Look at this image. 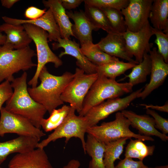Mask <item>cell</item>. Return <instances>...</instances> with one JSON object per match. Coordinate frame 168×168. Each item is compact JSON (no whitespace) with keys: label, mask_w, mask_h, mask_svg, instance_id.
Returning <instances> with one entry per match:
<instances>
[{"label":"cell","mask_w":168,"mask_h":168,"mask_svg":"<svg viewBox=\"0 0 168 168\" xmlns=\"http://www.w3.org/2000/svg\"><path fill=\"white\" fill-rule=\"evenodd\" d=\"M149 21L139 31L133 32L128 30L123 34L126 48L128 54L135 57L138 63H141L145 52L151 50L153 44L149 43L151 37L154 35Z\"/></svg>","instance_id":"obj_11"},{"label":"cell","mask_w":168,"mask_h":168,"mask_svg":"<svg viewBox=\"0 0 168 168\" xmlns=\"http://www.w3.org/2000/svg\"><path fill=\"white\" fill-rule=\"evenodd\" d=\"M96 44L101 50L112 56L120 58L129 62L138 64L128 52L123 34H108Z\"/></svg>","instance_id":"obj_17"},{"label":"cell","mask_w":168,"mask_h":168,"mask_svg":"<svg viewBox=\"0 0 168 168\" xmlns=\"http://www.w3.org/2000/svg\"><path fill=\"white\" fill-rule=\"evenodd\" d=\"M40 138L26 136L0 142V166L9 155L29 152L37 148Z\"/></svg>","instance_id":"obj_19"},{"label":"cell","mask_w":168,"mask_h":168,"mask_svg":"<svg viewBox=\"0 0 168 168\" xmlns=\"http://www.w3.org/2000/svg\"><path fill=\"white\" fill-rule=\"evenodd\" d=\"M74 76V74L68 72L61 76L53 75L45 66L39 76L40 84L36 87L28 88V92L32 98L42 105L50 114L64 103L61 99V94Z\"/></svg>","instance_id":"obj_1"},{"label":"cell","mask_w":168,"mask_h":168,"mask_svg":"<svg viewBox=\"0 0 168 168\" xmlns=\"http://www.w3.org/2000/svg\"><path fill=\"white\" fill-rule=\"evenodd\" d=\"M85 4L99 8H111L121 10L128 5L129 0H85Z\"/></svg>","instance_id":"obj_33"},{"label":"cell","mask_w":168,"mask_h":168,"mask_svg":"<svg viewBox=\"0 0 168 168\" xmlns=\"http://www.w3.org/2000/svg\"><path fill=\"white\" fill-rule=\"evenodd\" d=\"M72 79L67 86L61 98L64 103L70 105L79 113L82 110L84 99L90 88L97 78V73L86 74L77 68Z\"/></svg>","instance_id":"obj_8"},{"label":"cell","mask_w":168,"mask_h":168,"mask_svg":"<svg viewBox=\"0 0 168 168\" xmlns=\"http://www.w3.org/2000/svg\"><path fill=\"white\" fill-rule=\"evenodd\" d=\"M136 64L119 60L97 66L96 73L99 75L115 79L116 77L124 74L127 70L132 68Z\"/></svg>","instance_id":"obj_27"},{"label":"cell","mask_w":168,"mask_h":168,"mask_svg":"<svg viewBox=\"0 0 168 168\" xmlns=\"http://www.w3.org/2000/svg\"><path fill=\"white\" fill-rule=\"evenodd\" d=\"M152 31L156 36L155 43L158 47V52L163 57L165 62L168 63V33L151 27Z\"/></svg>","instance_id":"obj_34"},{"label":"cell","mask_w":168,"mask_h":168,"mask_svg":"<svg viewBox=\"0 0 168 168\" xmlns=\"http://www.w3.org/2000/svg\"><path fill=\"white\" fill-rule=\"evenodd\" d=\"M133 87L128 82L119 83L115 79L98 75L84 99L82 109L79 115L84 116L91 108L105 100L119 97L132 92Z\"/></svg>","instance_id":"obj_3"},{"label":"cell","mask_w":168,"mask_h":168,"mask_svg":"<svg viewBox=\"0 0 168 168\" xmlns=\"http://www.w3.org/2000/svg\"><path fill=\"white\" fill-rule=\"evenodd\" d=\"M130 123L121 112L115 114L112 121L103 122L100 125L88 128L86 133L94 137L98 141L105 144L121 138H133L142 141H154L151 137L136 134L129 128Z\"/></svg>","instance_id":"obj_5"},{"label":"cell","mask_w":168,"mask_h":168,"mask_svg":"<svg viewBox=\"0 0 168 168\" xmlns=\"http://www.w3.org/2000/svg\"><path fill=\"white\" fill-rule=\"evenodd\" d=\"M130 138L126 137L106 143L104 156V162L105 168H114V163L123 152L124 145L127 140Z\"/></svg>","instance_id":"obj_30"},{"label":"cell","mask_w":168,"mask_h":168,"mask_svg":"<svg viewBox=\"0 0 168 168\" xmlns=\"http://www.w3.org/2000/svg\"><path fill=\"white\" fill-rule=\"evenodd\" d=\"M168 0H154L149 18L153 27L168 33Z\"/></svg>","instance_id":"obj_23"},{"label":"cell","mask_w":168,"mask_h":168,"mask_svg":"<svg viewBox=\"0 0 168 168\" xmlns=\"http://www.w3.org/2000/svg\"><path fill=\"white\" fill-rule=\"evenodd\" d=\"M63 7L65 9L71 10L78 7L83 2L82 0H60Z\"/></svg>","instance_id":"obj_39"},{"label":"cell","mask_w":168,"mask_h":168,"mask_svg":"<svg viewBox=\"0 0 168 168\" xmlns=\"http://www.w3.org/2000/svg\"><path fill=\"white\" fill-rule=\"evenodd\" d=\"M42 2L46 8L51 10L59 28L61 38L70 39L71 36H74L72 30L73 24L62 6L60 0H44Z\"/></svg>","instance_id":"obj_22"},{"label":"cell","mask_w":168,"mask_h":168,"mask_svg":"<svg viewBox=\"0 0 168 168\" xmlns=\"http://www.w3.org/2000/svg\"><path fill=\"white\" fill-rule=\"evenodd\" d=\"M75 111L71 107L69 113L62 124L46 138L40 142L37 148H44L50 142L63 138H65V142L67 143L71 138L75 137L80 140L85 154V135L88 128L85 117L77 115Z\"/></svg>","instance_id":"obj_7"},{"label":"cell","mask_w":168,"mask_h":168,"mask_svg":"<svg viewBox=\"0 0 168 168\" xmlns=\"http://www.w3.org/2000/svg\"><path fill=\"white\" fill-rule=\"evenodd\" d=\"M27 74L24 72L19 77L14 78L11 85L13 94L6 102L7 111L23 117L36 128L41 129V122L46 112L41 105L35 101L29 94L27 84Z\"/></svg>","instance_id":"obj_2"},{"label":"cell","mask_w":168,"mask_h":168,"mask_svg":"<svg viewBox=\"0 0 168 168\" xmlns=\"http://www.w3.org/2000/svg\"><path fill=\"white\" fill-rule=\"evenodd\" d=\"M114 168H152L145 165L143 161H135L130 157L120 160Z\"/></svg>","instance_id":"obj_37"},{"label":"cell","mask_w":168,"mask_h":168,"mask_svg":"<svg viewBox=\"0 0 168 168\" xmlns=\"http://www.w3.org/2000/svg\"><path fill=\"white\" fill-rule=\"evenodd\" d=\"M132 69L131 72L128 74L119 81L128 78V82L133 86L146 82L147 76L150 74L151 69V59L147 53H145L142 61Z\"/></svg>","instance_id":"obj_26"},{"label":"cell","mask_w":168,"mask_h":168,"mask_svg":"<svg viewBox=\"0 0 168 168\" xmlns=\"http://www.w3.org/2000/svg\"><path fill=\"white\" fill-rule=\"evenodd\" d=\"M81 165L80 161L78 160L73 159L70 160L63 168H79Z\"/></svg>","instance_id":"obj_41"},{"label":"cell","mask_w":168,"mask_h":168,"mask_svg":"<svg viewBox=\"0 0 168 168\" xmlns=\"http://www.w3.org/2000/svg\"><path fill=\"white\" fill-rule=\"evenodd\" d=\"M140 105L145 106L146 109H149L152 110H156L161 112H168V102L166 101L165 104L162 106L154 105L152 104H140Z\"/></svg>","instance_id":"obj_40"},{"label":"cell","mask_w":168,"mask_h":168,"mask_svg":"<svg viewBox=\"0 0 168 168\" xmlns=\"http://www.w3.org/2000/svg\"><path fill=\"white\" fill-rule=\"evenodd\" d=\"M149 53L151 61L150 80L137 97L142 100L162 85L168 75V64L158 52L157 48H153Z\"/></svg>","instance_id":"obj_13"},{"label":"cell","mask_w":168,"mask_h":168,"mask_svg":"<svg viewBox=\"0 0 168 168\" xmlns=\"http://www.w3.org/2000/svg\"><path fill=\"white\" fill-rule=\"evenodd\" d=\"M27 33L35 45L37 57V64L35 72L28 84L34 87L37 86L39 76L42 69L48 63H51L58 68L63 64L59 58L51 50L48 44V34L46 31L34 25H22Z\"/></svg>","instance_id":"obj_6"},{"label":"cell","mask_w":168,"mask_h":168,"mask_svg":"<svg viewBox=\"0 0 168 168\" xmlns=\"http://www.w3.org/2000/svg\"><path fill=\"white\" fill-rule=\"evenodd\" d=\"M0 136L8 133L19 136H30L41 138L46 134L35 127L27 119L11 112L2 107L0 111Z\"/></svg>","instance_id":"obj_9"},{"label":"cell","mask_w":168,"mask_h":168,"mask_svg":"<svg viewBox=\"0 0 168 168\" xmlns=\"http://www.w3.org/2000/svg\"><path fill=\"white\" fill-rule=\"evenodd\" d=\"M84 12L91 23L99 30L101 29L108 34H118L114 30L100 9L85 4Z\"/></svg>","instance_id":"obj_28"},{"label":"cell","mask_w":168,"mask_h":168,"mask_svg":"<svg viewBox=\"0 0 168 168\" xmlns=\"http://www.w3.org/2000/svg\"><path fill=\"white\" fill-rule=\"evenodd\" d=\"M69 18L74 21L72 30L74 37L79 41L81 45L89 42H92V33L93 30L99 29L90 22L84 11H66Z\"/></svg>","instance_id":"obj_20"},{"label":"cell","mask_w":168,"mask_h":168,"mask_svg":"<svg viewBox=\"0 0 168 168\" xmlns=\"http://www.w3.org/2000/svg\"><path fill=\"white\" fill-rule=\"evenodd\" d=\"M6 36L2 33H0V46L3 45L5 43Z\"/></svg>","instance_id":"obj_43"},{"label":"cell","mask_w":168,"mask_h":168,"mask_svg":"<svg viewBox=\"0 0 168 168\" xmlns=\"http://www.w3.org/2000/svg\"><path fill=\"white\" fill-rule=\"evenodd\" d=\"M71 108L70 105H64L59 109L54 110L48 118L42 119L40 124L41 127L46 132L54 130L63 122Z\"/></svg>","instance_id":"obj_31"},{"label":"cell","mask_w":168,"mask_h":168,"mask_svg":"<svg viewBox=\"0 0 168 168\" xmlns=\"http://www.w3.org/2000/svg\"><path fill=\"white\" fill-rule=\"evenodd\" d=\"M152 0H129L128 6L121 10L127 30L137 32L149 21Z\"/></svg>","instance_id":"obj_12"},{"label":"cell","mask_w":168,"mask_h":168,"mask_svg":"<svg viewBox=\"0 0 168 168\" xmlns=\"http://www.w3.org/2000/svg\"><path fill=\"white\" fill-rule=\"evenodd\" d=\"M0 168H2V167H0Z\"/></svg>","instance_id":"obj_45"},{"label":"cell","mask_w":168,"mask_h":168,"mask_svg":"<svg viewBox=\"0 0 168 168\" xmlns=\"http://www.w3.org/2000/svg\"><path fill=\"white\" fill-rule=\"evenodd\" d=\"M125 148V157L137 158L143 161L146 157L152 156L154 151V145L147 146L142 140L130 138Z\"/></svg>","instance_id":"obj_29"},{"label":"cell","mask_w":168,"mask_h":168,"mask_svg":"<svg viewBox=\"0 0 168 168\" xmlns=\"http://www.w3.org/2000/svg\"><path fill=\"white\" fill-rule=\"evenodd\" d=\"M36 55L29 46L14 49L6 44L0 46V83L4 80L12 82L15 73L36 66L32 60Z\"/></svg>","instance_id":"obj_4"},{"label":"cell","mask_w":168,"mask_h":168,"mask_svg":"<svg viewBox=\"0 0 168 168\" xmlns=\"http://www.w3.org/2000/svg\"><path fill=\"white\" fill-rule=\"evenodd\" d=\"M46 11V8L42 9L35 6H31L26 9L24 15L27 20H35L42 17Z\"/></svg>","instance_id":"obj_38"},{"label":"cell","mask_w":168,"mask_h":168,"mask_svg":"<svg viewBox=\"0 0 168 168\" xmlns=\"http://www.w3.org/2000/svg\"><path fill=\"white\" fill-rule=\"evenodd\" d=\"M121 112L129 120L130 125L138 130L139 134L148 137L155 136L164 142L168 140V136L156 128L154 119L149 115H139L132 111L125 110Z\"/></svg>","instance_id":"obj_18"},{"label":"cell","mask_w":168,"mask_h":168,"mask_svg":"<svg viewBox=\"0 0 168 168\" xmlns=\"http://www.w3.org/2000/svg\"><path fill=\"white\" fill-rule=\"evenodd\" d=\"M19 1L18 0H1V2L3 7L9 9Z\"/></svg>","instance_id":"obj_42"},{"label":"cell","mask_w":168,"mask_h":168,"mask_svg":"<svg viewBox=\"0 0 168 168\" xmlns=\"http://www.w3.org/2000/svg\"><path fill=\"white\" fill-rule=\"evenodd\" d=\"M8 168H54L44 148H37L17 153L11 159Z\"/></svg>","instance_id":"obj_14"},{"label":"cell","mask_w":168,"mask_h":168,"mask_svg":"<svg viewBox=\"0 0 168 168\" xmlns=\"http://www.w3.org/2000/svg\"><path fill=\"white\" fill-rule=\"evenodd\" d=\"M147 114L150 115L153 118L155 128L160 130L162 133L166 135L168 133V120L163 118L155 110L146 109Z\"/></svg>","instance_id":"obj_35"},{"label":"cell","mask_w":168,"mask_h":168,"mask_svg":"<svg viewBox=\"0 0 168 168\" xmlns=\"http://www.w3.org/2000/svg\"><path fill=\"white\" fill-rule=\"evenodd\" d=\"M5 23L14 25L30 24L41 28L48 34V41L57 42L61 38L59 28L50 9L41 17L33 20L14 18L6 16L2 17Z\"/></svg>","instance_id":"obj_16"},{"label":"cell","mask_w":168,"mask_h":168,"mask_svg":"<svg viewBox=\"0 0 168 168\" xmlns=\"http://www.w3.org/2000/svg\"><path fill=\"white\" fill-rule=\"evenodd\" d=\"M12 89L10 82L8 81L5 80L0 83V111L3 104L12 96Z\"/></svg>","instance_id":"obj_36"},{"label":"cell","mask_w":168,"mask_h":168,"mask_svg":"<svg viewBox=\"0 0 168 168\" xmlns=\"http://www.w3.org/2000/svg\"><path fill=\"white\" fill-rule=\"evenodd\" d=\"M80 50L89 60L97 66L119 60L118 58L112 56L102 51L96 44H94L92 42L81 45Z\"/></svg>","instance_id":"obj_25"},{"label":"cell","mask_w":168,"mask_h":168,"mask_svg":"<svg viewBox=\"0 0 168 168\" xmlns=\"http://www.w3.org/2000/svg\"><path fill=\"white\" fill-rule=\"evenodd\" d=\"M106 144L96 140L88 134L86 141L85 154L87 153L91 157L88 168H105L104 162V156Z\"/></svg>","instance_id":"obj_24"},{"label":"cell","mask_w":168,"mask_h":168,"mask_svg":"<svg viewBox=\"0 0 168 168\" xmlns=\"http://www.w3.org/2000/svg\"><path fill=\"white\" fill-rule=\"evenodd\" d=\"M100 9L107 17L111 27L117 33L123 34L127 30L121 11L111 8Z\"/></svg>","instance_id":"obj_32"},{"label":"cell","mask_w":168,"mask_h":168,"mask_svg":"<svg viewBox=\"0 0 168 168\" xmlns=\"http://www.w3.org/2000/svg\"><path fill=\"white\" fill-rule=\"evenodd\" d=\"M52 49L56 50L60 48L64 49L59 55V58L65 55H69L75 58L77 60L76 65L86 74L96 73L97 65L93 64L84 56L80 50L79 44L74 40L61 38L52 44Z\"/></svg>","instance_id":"obj_15"},{"label":"cell","mask_w":168,"mask_h":168,"mask_svg":"<svg viewBox=\"0 0 168 168\" xmlns=\"http://www.w3.org/2000/svg\"><path fill=\"white\" fill-rule=\"evenodd\" d=\"M6 35L5 44L14 49H22L29 46L32 41L22 25H14L5 23L0 25V33Z\"/></svg>","instance_id":"obj_21"},{"label":"cell","mask_w":168,"mask_h":168,"mask_svg":"<svg viewBox=\"0 0 168 168\" xmlns=\"http://www.w3.org/2000/svg\"><path fill=\"white\" fill-rule=\"evenodd\" d=\"M152 168H168V165H166L165 166H157L154 167H152Z\"/></svg>","instance_id":"obj_44"},{"label":"cell","mask_w":168,"mask_h":168,"mask_svg":"<svg viewBox=\"0 0 168 168\" xmlns=\"http://www.w3.org/2000/svg\"><path fill=\"white\" fill-rule=\"evenodd\" d=\"M143 89V88H141L122 98L118 97L107 100L91 108L84 116L88 128L97 125L100 121L114 113L125 110L132 102L137 98L138 94Z\"/></svg>","instance_id":"obj_10"}]
</instances>
